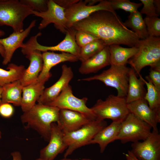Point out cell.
<instances>
[{"label":"cell","mask_w":160,"mask_h":160,"mask_svg":"<svg viewBox=\"0 0 160 160\" xmlns=\"http://www.w3.org/2000/svg\"><path fill=\"white\" fill-rule=\"evenodd\" d=\"M76 31L91 33L102 40L107 46L123 44L135 47L140 39L131 30L126 27L116 13L100 10L87 18L74 23Z\"/></svg>","instance_id":"cell-1"},{"label":"cell","mask_w":160,"mask_h":160,"mask_svg":"<svg viewBox=\"0 0 160 160\" xmlns=\"http://www.w3.org/2000/svg\"><path fill=\"white\" fill-rule=\"evenodd\" d=\"M60 109L52 106L38 103L21 116L22 123L25 128H31L37 132L46 141L50 137L51 124L57 122Z\"/></svg>","instance_id":"cell-2"},{"label":"cell","mask_w":160,"mask_h":160,"mask_svg":"<svg viewBox=\"0 0 160 160\" xmlns=\"http://www.w3.org/2000/svg\"><path fill=\"white\" fill-rule=\"evenodd\" d=\"M137 52L128 61L137 76L142 69L149 66L151 68L160 67V37H148L140 39L135 46Z\"/></svg>","instance_id":"cell-3"},{"label":"cell","mask_w":160,"mask_h":160,"mask_svg":"<svg viewBox=\"0 0 160 160\" xmlns=\"http://www.w3.org/2000/svg\"><path fill=\"white\" fill-rule=\"evenodd\" d=\"M33 11L20 1L0 0V26H9L13 32H22L24 20L32 14Z\"/></svg>","instance_id":"cell-4"},{"label":"cell","mask_w":160,"mask_h":160,"mask_svg":"<svg viewBox=\"0 0 160 160\" xmlns=\"http://www.w3.org/2000/svg\"><path fill=\"white\" fill-rule=\"evenodd\" d=\"M90 108L98 120L110 119L112 121H122L130 113L126 97L111 94L104 100L98 99Z\"/></svg>","instance_id":"cell-5"},{"label":"cell","mask_w":160,"mask_h":160,"mask_svg":"<svg viewBox=\"0 0 160 160\" xmlns=\"http://www.w3.org/2000/svg\"><path fill=\"white\" fill-rule=\"evenodd\" d=\"M107 126L105 120L96 119L76 130L64 133V140L67 148L64 157L66 158L77 149L89 145L98 132Z\"/></svg>","instance_id":"cell-6"},{"label":"cell","mask_w":160,"mask_h":160,"mask_svg":"<svg viewBox=\"0 0 160 160\" xmlns=\"http://www.w3.org/2000/svg\"><path fill=\"white\" fill-rule=\"evenodd\" d=\"M130 68L126 65H111L109 68L99 74L79 79L78 81H100L106 86L115 88L117 90L118 96L126 97Z\"/></svg>","instance_id":"cell-7"},{"label":"cell","mask_w":160,"mask_h":160,"mask_svg":"<svg viewBox=\"0 0 160 160\" xmlns=\"http://www.w3.org/2000/svg\"><path fill=\"white\" fill-rule=\"evenodd\" d=\"M151 127L133 114L129 113L122 121L116 140L123 144L144 140L150 135Z\"/></svg>","instance_id":"cell-8"},{"label":"cell","mask_w":160,"mask_h":160,"mask_svg":"<svg viewBox=\"0 0 160 160\" xmlns=\"http://www.w3.org/2000/svg\"><path fill=\"white\" fill-rule=\"evenodd\" d=\"M88 98L84 97L80 99L75 96L71 87L68 84L63 90L56 99L49 106L60 109H66L79 112L92 121L97 119L91 108L86 105Z\"/></svg>","instance_id":"cell-9"},{"label":"cell","mask_w":160,"mask_h":160,"mask_svg":"<svg viewBox=\"0 0 160 160\" xmlns=\"http://www.w3.org/2000/svg\"><path fill=\"white\" fill-rule=\"evenodd\" d=\"M21 52L30 61V64L26 69L20 81L23 87L36 81L43 66L42 53L36 49L31 38L21 48Z\"/></svg>","instance_id":"cell-10"},{"label":"cell","mask_w":160,"mask_h":160,"mask_svg":"<svg viewBox=\"0 0 160 160\" xmlns=\"http://www.w3.org/2000/svg\"><path fill=\"white\" fill-rule=\"evenodd\" d=\"M100 10H106L116 13L109 0H101L96 5L89 6L85 1L79 0L71 8L65 10L68 28H71L76 22L82 20L92 13Z\"/></svg>","instance_id":"cell-11"},{"label":"cell","mask_w":160,"mask_h":160,"mask_svg":"<svg viewBox=\"0 0 160 160\" xmlns=\"http://www.w3.org/2000/svg\"><path fill=\"white\" fill-rule=\"evenodd\" d=\"M130 151L140 160H160V134L153 130L142 142L132 143Z\"/></svg>","instance_id":"cell-12"},{"label":"cell","mask_w":160,"mask_h":160,"mask_svg":"<svg viewBox=\"0 0 160 160\" xmlns=\"http://www.w3.org/2000/svg\"><path fill=\"white\" fill-rule=\"evenodd\" d=\"M65 10L64 8L56 3L53 0H49L46 11L38 12L33 11L32 15L42 18L38 26L39 29L42 30L52 23L57 29L65 34L68 28L66 26L67 20Z\"/></svg>","instance_id":"cell-13"},{"label":"cell","mask_w":160,"mask_h":160,"mask_svg":"<svg viewBox=\"0 0 160 160\" xmlns=\"http://www.w3.org/2000/svg\"><path fill=\"white\" fill-rule=\"evenodd\" d=\"M76 31L72 27L68 28L65 33V36L64 39L57 45L53 46H43L38 43L37 39L41 35V32L38 33L31 38L34 47L41 52L59 51L72 54L78 58L80 47L76 44L75 40Z\"/></svg>","instance_id":"cell-14"},{"label":"cell","mask_w":160,"mask_h":160,"mask_svg":"<svg viewBox=\"0 0 160 160\" xmlns=\"http://www.w3.org/2000/svg\"><path fill=\"white\" fill-rule=\"evenodd\" d=\"M61 75L55 84L45 89L37 100L38 103L49 105L58 97L63 90L73 77L71 68L63 64L62 66Z\"/></svg>","instance_id":"cell-15"},{"label":"cell","mask_w":160,"mask_h":160,"mask_svg":"<svg viewBox=\"0 0 160 160\" xmlns=\"http://www.w3.org/2000/svg\"><path fill=\"white\" fill-rule=\"evenodd\" d=\"M64 133L55 122L52 123L50 137L48 145L41 149L40 157L54 160L57 155L67 148L64 140Z\"/></svg>","instance_id":"cell-16"},{"label":"cell","mask_w":160,"mask_h":160,"mask_svg":"<svg viewBox=\"0 0 160 160\" xmlns=\"http://www.w3.org/2000/svg\"><path fill=\"white\" fill-rule=\"evenodd\" d=\"M36 20H33L29 26L22 32H13L9 36L0 39V44L5 51V56L2 63L5 65L9 63L15 51L19 48H22L23 41L29 35L31 29L35 26Z\"/></svg>","instance_id":"cell-17"},{"label":"cell","mask_w":160,"mask_h":160,"mask_svg":"<svg viewBox=\"0 0 160 160\" xmlns=\"http://www.w3.org/2000/svg\"><path fill=\"white\" fill-rule=\"evenodd\" d=\"M127 106L130 113L150 125L153 130L159 131L157 125L160 122V111L151 108L144 99L128 103Z\"/></svg>","instance_id":"cell-18"},{"label":"cell","mask_w":160,"mask_h":160,"mask_svg":"<svg viewBox=\"0 0 160 160\" xmlns=\"http://www.w3.org/2000/svg\"><path fill=\"white\" fill-rule=\"evenodd\" d=\"M93 121L79 112L60 109L57 124L65 133L76 130Z\"/></svg>","instance_id":"cell-19"},{"label":"cell","mask_w":160,"mask_h":160,"mask_svg":"<svg viewBox=\"0 0 160 160\" xmlns=\"http://www.w3.org/2000/svg\"><path fill=\"white\" fill-rule=\"evenodd\" d=\"M42 57L43 68L37 80L45 83L51 76L52 74L50 71L53 67L62 62H74L79 60L77 56L64 52L57 53L53 52H44L42 53Z\"/></svg>","instance_id":"cell-20"},{"label":"cell","mask_w":160,"mask_h":160,"mask_svg":"<svg viewBox=\"0 0 160 160\" xmlns=\"http://www.w3.org/2000/svg\"><path fill=\"white\" fill-rule=\"evenodd\" d=\"M110 65V53L109 46L81 63L79 69L83 74L95 73L104 67Z\"/></svg>","instance_id":"cell-21"},{"label":"cell","mask_w":160,"mask_h":160,"mask_svg":"<svg viewBox=\"0 0 160 160\" xmlns=\"http://www.w3.org/2000/svg\"><path fill=\"white\" fill-rule=\"evenodd\" d=\"M122 121H112L109 125L100 130L89 143V145L97 144L100 152L103 153L110 143L116 140L120 131Z\"/></svg>","instance_id":"cell-22"},{"label":"cell","mask_w":160,"mask_h":160,"mask_svg":"<svg viewBox=\"0 0 160 160\" xmlns=\"http://www.w3.org/2000/svg\"><path fill=\"white\" fill-rule=\"evenodd\" d=\"M44 84L37 80L23 87L20 106L23 112L30 110L36 104L45 89Z\"/></svg>","instance_id":"cell-23"},{"label":"cell","mask_w":160,"mask_h":160,"mask_svg":"<svg viewBox=\"0 0 160 160\" xmlns=\"http://www.w3.org/2000/svg\"><path fill=\"white\" fill-rule=\"evenodd\" d=\"M138 78L134 69L131 68L128 80L126 102L127 104L135 101L144 99L146 93L143 78L140 74Z\"/></svg>","instance_id":"cell-24"},{"label":"cell","mask_w":160,"mask_h":160,"mask_svg":"<svg viewBox=\"0 0 160 160\" xmlns=\"http://www.w3.org/2000/svg\"><path fill=\"white\" fill-rule=\"evenodd\" d=\"M111 65H124L128 60L137 52L138 48L136 47L125 48L119 44H112L109 46Z\"/></svg>","instance_id":"cell-25"},{"label":"cell","mask_w":160,"mask_h":160,"mask_svg":"<svg viewBox=\"0 0 160 160\" xmlns=\"http://www.w3.org/2000/svg\"><path fill=\"white\" fill-rule=\"evenodd\" d=\"M2 87L1 103H12L15 106H20L23 87L20 80L6 84Z\"/></svg>","instance_id":"cell-26"},{"label":"cell","mask_w":160,"mask_h":160,"mask_svg":"<svg viewBox=\"0 0 160 160\" xmlns=\"http://www.w3.org/2000/svg\"><path fill=\"white\" fill-rule=\"evenodd\" d=\"M123 23L126 27L130 28L140 39H145L149 37L144 19L138 11L130 13L128 19Z\"/></svg>","instance_id":"cell-27"},{"label":"cell","mask_w":160,"mask_h":160,"mask_svg":"<svg viewBox=\"0 0 160 160\" xmlns=\"http://www.w3.org/2000/svg\"><path fill=\"white\" fill-rule=\"evenodd\" d=\"M7 70L0 68V86L20 80L26 68L23 65H18L13 63L8 64Z\"/></svg>","instance_id":"cell-28"},{"label":"cell","mask_w":160,"mask_h":160,"mask_svg":"<svg viewBox=\"0 0 160 160\" xmlns=\"http://www.w3.org/2000/svg\"><path fill=\"white\" fill-rule=\"evenodd\" d=\"M106 46L104 41L99 39L80 48L79 60L82 63L99 52Z\"/></svg>","instance_id":"cell-29"},{"label":"cell","mask_w":160,"mask_h":160,"mask_svg":"<svg viewBox=\"0 0 160 160\" xmlns=\"http://www.w3.org/2000/svg\"><path fill=\"white\" fill-rule=\"evenodd\" d=\"M143 81L147 87V91L144 99L152 110L160 111V91L158 90L150 81Z\"/></svg>","instance_id":"cell-30"},{"label":"cell","mask_w":160,"mask_h":160,"mask_svg":"<svg viewBox=\"0 0 160 160\" xmlns=\"http://www.w3.org/2000/svg\"><path fill=\"white\" fill-rule=\"evenodd\" d=\"M111 6L115 11L121 9L130 13L137 11L138 9L142 5L141 3H135L131 2L129 0H110Z\"/></svg>","instance_id":"cell-31"},{"label":"cell","mask_w":160,"mask_h":160,"mask_svg":"<svg viewBox=\"0 0 160 160\" xmlns=\"http://www.w3.org/2000/svg\"><path fill=\"white\" fill-rule=\"evenodd\" d=\"M144 20L148 36L159 37L160 36V19L157 17L146 16Z\"/></svg>","instance_id":"cell-32"},{"label":"cell","mask_w":160,"mask_h":160,"mask_svg":"<svg viewBox=\"0 0 160 160\" xmlns=\"http://www.w3.org/2000/svg\"><path fill=\"white\" fill-rule=\"evenodd\" d=\"M75 38L76 43L80 48L99 39L91 33L82 31H76Z\"/></svg>","instance_id":"cell-33"},{"label":"cell","mask_w":160,"mask_h":160,"mask_svg":"<svg viewBox=\"0 0 160 160\" xmlns=\"http://www.w3.org/2000/svg\"><path fill=\"white\" fill-rule=\"evenodd\" d=\"M23 4L30 7L33 11L44 12L48 9V1L46 0H20Z\"/></svg>","instance_id":"cell-34"},{"label":"cell","mask_w":160,"mask_h":160,"mask_svg":"<svg viewBox=\"0 0 160 160\" xmlns=\"http://www.w3.org/2000/svg\"><path fill=\"white\" fill-rule=\"evenodd\" d=\"M149 70V74L145 77L146 79L150 81L160 91V67L151 68Z\"/></svg>","instance_id":"cell-35"},{"label":"cell","mask_w":160,"mask_h":160,"mask_svg":"<svg viewBox=\"0 0 160 160\" xmlns=\"http://www.w3.org/2000/svg\"><path fill=\"white\" fill-rule=\"evenodd\" d=\"M143 5V8L140 12L141 14H145L149 17H157L158 15L156 12L154 4V0H140Z\"/></svg>","instance_id":"cell-36"},{"label":"cell","mask_w":160,"mask_h":160,"mask_svg":"<svg viewBox=\"0 0 160 160\" xmlns=\"http://www.w3.org/2000/svg\"><path fill=\"white\" fill-rule=\"evenodd\" d=\"M14 109L9 103H1L0 105V115L4 118H8L13 115Z\"/></svg>","instance_id":"cell-37"},{"label":"cell","mask_w":160,"mask_h":160,"mask_svg":"<svg viewBox=\"0 0 160 160\" xmlns=\"http://www.w3.org/2000/svg\"><path fill=\"white\" fill-rule=\"evenodd\" d=\"M59 6L64 8L65 10L72 7L78 2L79 0H53Z\"/></svg>","instance_id":"cell-38"},{"label":"cell","mask_w":160,"mask_h":160,"mask_svg":"<svg viewBox=\"0 0 160 160\" xmlns=\"http://www.w3.org/2000/svg\"><path fill=\"white\" fill-rule=\"evenodd\" d=\"M11 155L12 157V160H22L20 153L19 151H14L12 152Z\"/></svg>","instance_id":"cell-39"},{"label":"cell","mask_w":160,"mask_h":160,"mask_svg":"<svg viewBox=\"0 0 160 160\" xmlns=\"http://www.w3.org/2000/svg\"><path fill=\"white\" fill-rule=\"evenodd\" d=\"M123 154L127 160H140L136 158L130 151H128L127 153Z\"/></svg>","instance_id":"cell-40"},{"label":"cell","mask_w":160,"mask_h":160,"mask_svg":"<svg viewBox=\"0 0 160 160\" xmlns=\"http://www.w3.org/2000/svg\"><path fill=\"white\" fill-rule=\"evenodd\" d=\"M154 4L157 14L159 15L160 13V1L154 0Z\"/></svg>","instance_id":"cell-41"},{"label":"cell","mask_w":160,"mask_h":160,"mask_svg":"<svg viewBox=\"0 0 160 160\" xmlns=\"http://www.w3.org/2000/svg\"><path fill=\"white\" fill-rule=\"evenodd\" d=\"M87 3V4L88 6H92L94 5L95 4L98 2H100L101 1L100 0H85Z\"/></svg>","instance_id":"cell-42"},{"label":"cell","mask_w":160,"mask_h":160,"mask_svg":"<svg viewBox=\"0 0 160 160\" xmlns=\"http://www.w3.org/2000/svg\"><path fill=\"white\" fill-rule=\"evenodd\" d=\"M0 54L3 58L5 56V51L2 46L0 44Z\"/></svg>","instance_id":"cell-43"},{"label":"cell","mask_w":160,"mask_h":160,"mask_svg":"<svg viewBox=\"0 0 160 160\" xmlns=\"http://www.w3.org/2000/svg\"><path fill=\"white\" fill-rule=\"evenodd\" d=\"M2 91V87L0 86V105L1 104V94Z\"/></svg>","instance_id":"cell-44"},{"label":"cell","mask_w":160,"mask_h":160,"mask_svg":"<svg viewBox=\"0 0 160 160\" xmlns=\"http://www.w3.org/2000/svg\"><path fill=\"white\" fill-rule=\"evenodd\" d=\"M59 160H80V159H69V158H68L67 157L66 158H64L62 159Z\"/></svg>","instance_id":"cell-45"},{"label":"cell","mask_w":160,"mask_h":160,"mask_svg":"<svg viewBox=\"0 0 160 160\" xmlns=\"http://www.w3.org/2000/svg\"><path fill=\"white\" fill-rule=\"evenodd\" d=\"M5 32L2 30H0V37L4 36L5 35Z\"/></svg>","instance_id":"cell-46"},{"label":"cell","mask_w":160,"mask_h":160,"mask_svg":"<svg viewBox=\"0 0 160 160\" xmlns=\"http://www.w3.org/2000/svg\"><path fill=\"white\" fill-rule=\"evenodd\" d=\"M35 160H46L44 159H43V158H41L39 157L36 159Z\"/></svg>","instance_id":"cell-47"},{"label":"cell","mask_w":160,"mask_h":160,"mask_svg":"<svg viewBox=\"0 0 160 160\" xmlns=\"http://www.w3.org/2000/svg\"><path fill=\"white\" fill-rule=\"evenodd\" d=\"M80 160H92L90 159L84 158V159H80Z\"/></svg>","instance_id":"cell-48"},{"label":"cell","mask_w":160,"mask_h":160,"mask_svg":"<svg viewBox=\"0 0 160 160\" xmlns=\"http://www.w3.org/2000/svg\"><path fill=\"white\" fill-rule=\"evenodd\" d=\"M1 131L0 130V139L1 138Z\"/></svg>","instance_id":"cell-49"}]
</instances>
